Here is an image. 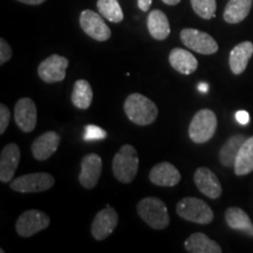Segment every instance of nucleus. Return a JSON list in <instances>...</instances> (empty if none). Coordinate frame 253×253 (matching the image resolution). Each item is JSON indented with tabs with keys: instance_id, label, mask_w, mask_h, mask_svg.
Instances as JSON below:
<instances>
[{
	"instance_id": "obj_1",
	"label": "nucleus",
	"mask_w": 253,
	"mask_h": 253,
	"mask_svg": "<svg viewBox=\"0 0 253 253\" xmlns=\"http://www.w3.org/2000/svg\"><path fill=\"white\" fill-rule=\"evenodd\" d=\"M125 113L126 118L135 125L149 126L157 119L158 108L147 96L134 93L125 101Z\"/></svg>"
},
{
	"instance_id": "obj_2",
	"label": "nucleus",
	"mask_w": 253,
	"mask_h": 253,
	"mask_svg": "<svg viewBox=\"0 0 253 253\" xmlns=\"http://www.w3.org/2000/svg\"><path fill=\"white\" fill-rule=\"evenodd\" d=\"M138 170L137 151L132 145L125 144L113 160V173L119 182L129 184L134 181Z\"/></svg>"
},
{
	"instance_id": "obj_3",
	"label": "nucleus",
	"mask_w": 253,
	"mask_h": 253,
	"mask_svg": "<svg viewBox=\"0 0 253 253\" xmlns=\"http://www.w3.org/2000/svg\"><path fill=\"white\" fill-rule=\"evenodd\" d=\"M137 213L155 230H163L170 224V216L164 202L156 197H145L137 204Z\"/></svg>"
},
{
	"instance_id": "obj_4",
	"label": "nucleus",
	"mask_w": 253,
	"mask_h": 253,
	"mask_svg": "<svg viewBox=\"0 0 253 253\" xmlns=\"http://www.w3.org/2000/svg\"><path fill=\"white\" fill-rule=\"evenodd\" d=\"M176 212L184 220L192 223L210 224L213 219V211L203 199L196 197H185L177 203Z\"/></svg>"
},
{
	"instance_id": "obj_5",
	"label": "nucleus",
	"mask_w": 253,
	"mask_h": 253,
	"mask_svg": "<svg viewBox=\"0 0 253 253\" xmlns=\"http://www.w3.org/2000/svg\"><path fill=\"white\" fill-rule=\"evenodd\" d=\"M217 129V116L211 109H202L196 113L189 126V136L197 144L212 138Z\"/></svg>"
},
{
	"instance_id": "obj_6",
	"label": "nucleus",
	"mask_w": 253,
	"mask_h": 253,
	"mask_svg": "<svg viewBox=\"0 0 253 253\" xmlns=\"http://www.w3.org/2000/svg\"><path fill=\"white\" fill-rule=\"evenodd\" d=\"M54 177L47 172L27 173L12 179L11 189L21 194H33L49 190L54 185Z\"/></svg>"
},
{
	"instance_id": "obj_7",
	"label": "nucleus",
	"mask_w": 253,
	"mask_h": 253,
	"mask_svg": "<svg viewBox=\"0 0 253 253\" xmlns=\"http://www.w3.org/2000/svg\"><path fill=\"white\" fill-rule=\"evenodd\" d=\"M179 37H181L182 42L188 48L199 54L210 55L214 54L218 50L217 41L205 32L195 30V28H184L181 31Z\"/></svg>"
},
{
	"instance_id": "obj_8",
	"label": "nucleus",
	"mask_w": 253,
	"mask_h": 253,
	"mask_svg": "<svg viewBox=\"0 0 253 253\" xmlns=\"http://www.w3.org/2000/svg\"><path fill=\"white\" fill-rule=\"evenodd\" d=\"M49 223V217L42 211L27 210L18 218L15 223V230L20 237L28 238L48 227Z\"/></svg>"
},
{
	"instance_id": "obj_9",
	"label": "nucleus",
	"mask_w": 253,
	"mask_h": 253,
	"mask_svg": "<svg viewBox=\"0 0 253 253\" xmlns=\"http://www.w3.org/2000/svg\"><path fill=\"white\" fill-rule=\"evenodd\" d=\"M80 26L88 37L96 41H107L112 36L110 28L104 23L102 15L91 9L81 12Z\"/></svg>"
},
{
	"instance_id": "obj_10",
	"label": "nucleus",
	"mask_w": 253,
	"mask_h": 253,
	"mask_svg": "<svg viewBox=\"0 0 253 253\" xmlns=\"http://www.w3.org/2000/svg\"><path fill=\"white\" fill-rule=\"evenodd\" d=\"M69 65V61L65 56L53 54L43 60L38 67L39 78L46 84H54L61 82L66 78V69Z\"/></svg>"
},
{
	"instance_id": "obj_11",
	"label": "nucleus",
	"mask_w": 253,
	"mask_h": 253,
	"mask_svg": "<svg viewBox=\"0 0 253 253\" xmlns=\"http://www.w3.org/2000/svg\"><path fill=\"white\" fill-rule=\"evenodd\" d=\"M119 223V214L112 207H106L97 212L91 223V235L96 240H104L112 235Z\"/></svg>"
},
{
	"instance_id": "obj_12",
	"label": "nucleus",
	"mask_w": 253,
	"mask_h": 253,
	"mask_svg": "<svg viewBox=\"0 0 253 253\" xmlns=\"http://www.w3.org/2000/svg\"><path fill=\"white\" fill-rule=\"evenodd\" d=\"M37 106L33 100L30 97H23L15 103L14 121L21 131H33L37 126Z\"/></svg>"
},
{
	"instance_id": "obj_13",
	"label": "nucleus",
	"mask_w": 253,
	"mask_h": 253,
	"mask_svg": "<svg viewBox=\"0 0 253 253\" xmlns=\"http://www.w3.org/2000/svg\"><path fill=\"white\" fill-rule=\"evenodd\" d=\"M102 171V160L99 155L89 154L81 160L79 182L84 189H93L99 182Z\"/></svg>"
},
{
	"instance_id": "obj_14",
	"label": "nucleus",
	"mask_w": 253,
	"mask_h": 253,
	"mask_svg": "<svg viewBox=\"0 0 253 253\" xmlns=\"http://www.w3.org/2000/svg\"><path fill=\"white\" fill-rule=\"evenodd\" d=\"M20 149L15 143L5 145L0 155V181L9 183L13 179L14 172L20 162Z\"/></svg>"
},
{
	"instance_id": "obj_15",
	"label": "nucleus",
	"mask_w": 253,
	"mask_h": 253,
	"mask_svg": "<svg viewBox=\"0 0 253 253\" xmlns=\"http://www.w3.org/2000/svg\"><path fill=\"white\" fill-rule=\"evenodd\" d=\"M61 137L55 131H46L37 137L31 145L33 157L38 161H46L58 150Z\"/></svg>"
},
{
	"instance_id": "obj_16",
	"label": "nucleus",
	"mask_w": 253,
	"mask_h": 253,
	"mask_svg": "<svg viewBox=\"0 0 253 253\" xmlns=\"http://www.w3.org/2000/svg\"><path fill=\"white\" fill-rule=\"evenodd\" d=\"M195 184L202 194L211 199H217L221 195V185L218 177L209 168H198L194 175Z\"/></svg>"
},
{
	"instance_id": "obj_17",
	"label": "nucleus",
	"mask_w": 253,
	"mask_h": 253,
	"mask_svg": "<svg viewBox=\"0 0 253 253\" xmlns=\"http://www.w3.org/2000/svg\"><path fill=\"white\" fill-rule=\"evenodd\" d=\"M149 179L153 184L158 186H175L181 181V173L173 164L162 162L150 170Z\"/></svg>"
},
{
	"instance_id": "obj_18",
	"label": "nucleus",
	"mask_w": 253,
	"mask_h": 253,
	"mask_svg": "<svg viewBox=\"0 0 253 253\" xmlns=\"http://www.w3.org/2000/svg\"><path fill=\"white\" fill-rule=\"evenodd\" d=\"M169 62L171 67L181 74H192L198 67V61L189 50L176 47L169 54Z\"/></svg>"
},
{
	"instance_id": "obj_19",
	"label": "nucleus",
	"mask_w": 253,
	"mask_h": 253,
	"mask_svg": "<svg viewBox=\"0 0 253 253\" xmlns=\"http://www.w3.org/2000/svg\"><path fill=\"white\" fill-rule=\"evenodd\" d=\"M253 55V43L244 41L233 47L230 52V68L233 74L240 75L248 67V63Z\"/></svg>"
},
{
	"instance_id": "obj_20",
	"label": "nucleus",
	"mask_w": 253,
	"mask_h": 253,
	"mask_svg": "<svg viewBox=\"0 0 253 253\" xmlns=\"http://www.w3.org/2000/svg\"><path fill=\"white\" fill-rule=\"evenodd\" d=\"M246 138L248 137H245L244 135L237 134V135L231 136L229 140L221 145L219 150V162L221 166L226 168L235 167L236 160L237 157H238L240 148H242V145L244 144Z\"/></svg>"
},
{
	"instance_id": "obj_21",
	"label": "nucleus",
	"mask_w": 253,
	"mask_h": 253,
	"mask_svg": "<svg viewBox=\"0 0 253 253\" xmlns=\"http://www.w3.org/2000/svg\"><path fill=\"white\" fill-rule=\"evenodd\" d=\"M148 31L155 40H166L170 34V24L168 17L161 9H154L148 15Z\"/></svg>"
},
{
	"instance_id": "obj_22",
	"label": "nucleus",
	"mask_w": 253,
	"mask_h": 253,
	"mask_svg": "<svg viewBox=\"0 0 253 253\" xmlns=\"http://www.w3.org/2000/svg\"><path fill=\"white\" fill-rule=\"evenodd\" d=\"M184 248L190 253H220L221 248L202 232L192 233L185 240Z\"/></svg>"
},
{
	"instance_id": "obj_23",
	"label": "nucleus",
	"mask_w": 253,
	"mask_h": 253,
	"mask_svg": "<svg viewBox=\"0 0 253 253\" xmlns=\"http://www.w3.org/2000/svg\"><path fill=\"white\" fill-rule=\"evenodd\" d=\"M226 224L231 229L244 232L245 235L253 237V224L248 213L240 208H230L225 212Z\"/></svg>"
},
{
	"instance_id": "obj_24",
	"label": "nucleus",
	"mask_w": 253,
	"mask_h": 253,
	"mask_svg": "<svg viewBox=\"0 0 253 253\" xmlns=\"http://www.w3.org/2000/svg\"><path fill=\"white\" fill-rule=\"evenodd\" d=\"M253 0H229L224 9V20L227 24H239L251 11Z\"/></svg>"
},
{
	"instance_id": "obj_25",
	"label": "nucleus",
	"mask_w": 253,
	"mask_h": 253,
	"mask_svg": "<svg viewBox=\"0 0 253 253\" xmlns=\"http://www.w3.org/2000/svg\"><path fill=\"white\" fill-rule=\"evenodd\" d=\"M233 168L237 176H244L253 171V136L246 138L242 145Z\"/></svg>"
},
{
	"instance_id": "obj_26",
	"label": "nucleus",
	"mask_w": 253,
	"mask_h": 253,
	"mask_svg": "<svg viewBox=\"0 0 253 253\" xmlns=\"http://www.w3.org/2000/svg\"><path fill=\"white\" fill-rule=\"evenodd\" d=\"M93 101V90L87 80H78L73 86L72 103L79 109L89 108Z\"/></svg>"
},
{
	"instance_id": "obj_27",
	"label": "nucleus",
	"mask_w": 253,
	"mask_h": 253,
	"mask_svg": "<svg viewBox=\"0 0 253 253\" xmlns=\"http://www.w3.org/2000/svg\"><path fill=\"white\" fill-rule=\"evenodd\" d=\"M96 6L99 13L110 23L119 24L125 18L118 0H97Z\"/></svg>"
},
{
	"instance_id": "obj_28",
	"label": "nucleus",
	"mask_w": 253,
	"mask_h": 253,
	"mask_svg": "<svg viewBox=\"0 0 253 253\" xmlns=\"http://www.w3.org/2000/svg\"><path fill=\"white\" fill-rule=\"evenodd\" d=\"M191 1L192 9L198 17L210 20L216 17L217 2L216 0H190Z\"/></svg>"
},
{
	"instance_id": "obj_29",
	"label": "nucleus",
	"mask_w": 253,
	"mask_h": 253,
	"mask_svg": "<svg viewBox=\"0 0 253 253\" xmlns=\"http://www.w3.org/2000/svg\"><path fill=\"white\" fill-rule=\"evenodd\" d=\"M107 136V132L103 130L102 128L96 126H86L84 128V138L86 141H93V140H101Z\"/></svg>"
},
{
	"instance_id": "obj_30",
	"label": "nucleus",
	"mask_w": 253,
	"mask_h": 253,
	"mask_svg": "<svg viewBox=\"0 0 253 253\" xmlns=\"http://www.w3.org/2000/svg\"><path fill=\"white\" fill-rule=\"evenodd\" d=\"M11 121V112L5 104H0V134H4Z\"/></svg>"
},
{
	"instance_id": "obj_31",
	"label": "nucleus",
	"mask_w": 253,
	"mask_h": 253,
	"mask_svg": "<svg viewBox=\"0 0 253 253\" xmlns=\"http://www.w3.org/2000/svg\"><path fill=\"white\" fill-rule=\"evenodd\" d=\"M13 55V50L5 39H0V65H4Z\"/></svg>"
},
{
	"instance_id": "obj_32",
	"label": "nucleus",
	"mask_w": 253,
	"mask_h": 253,
	"mask_svg": "<svg viewBox=\"0 0 253 253\" xmlns=\"http://www.w3.org/2000/svg\"><path fill=\"white\" fill-rule=\"evenodd\" d=\"M236 120L238 121L240 125L246 126L250 123V114L245 110H239V112L236 113Z\"/></svg>"
},
{
	"instance_id": "obj_33",
	"label": "nucleus",
	"mask_w": 253,
	"mask_h": 253,
	"mask_svg": "<svg viewBox=\"0 0 253 253\" xmlns=\"http://www.w3.org/2000/svg\"><path fill=\"white\" fill-rule=\"evenodd\" d=\"M151 4H153V0H137L138 8L143 12L149 11Z\"/></svg>"
},
{
	"instance_id": "obj_34",
	"label": "nucleus",
	"mask_w": 253,
	"mask_h": 253,
	"mask_svg": "<svg viewBox=\"0 0 253 253\" xmlns=\"http://www.w3.org/2000/svg\"><path fill=\"white\" fill-rule=\"evenodd\" d=\"M18 1L24 2V4L27 5H40L42 4L43 1H46V0H18Z\"/></svg>"
},
{
	"instance_id": "obj_35",
	"label": "nucleus",
	"mask_w": 253,
	"mask_h": 253,
	"mask_svg": "<svg viewBox=\"0 0 253 253\" xmlns=\"http://www.w3.org/2000/svg\"><path fill=\"white\" fill-rule=\"evenodd\" d=\"M166 5H169V6H175L177 4H179L181 2V0H162Z\"/></svg>"
},
{
	"instance_id": "obj_36",
	"label": "nucleus",
	"mask_w": 253,
	"mask_h": 253,
	"mask_svg": "<svg viewBox=\"0 0 253 253\" xmlns=\"http://www.w3.org/2000/svg\"><path fill=\"white\" fill-rule=\"evenodd\" d=\"M198 88H199V90H201V91H204V93H205V91H207L208 90V84H199V86H198Z\"/></svg>"
}]
</instances>
